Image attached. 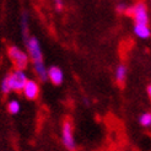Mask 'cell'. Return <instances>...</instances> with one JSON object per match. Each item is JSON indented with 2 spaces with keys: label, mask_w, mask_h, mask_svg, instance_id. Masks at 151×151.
Segmentation results:
<instances>
[{
  "label": "cell",
  "mask_w": 151,
  "mask_h": 151,
  "mask_svg": "<svg viewBox=\"0 0 151 151\" xmlns=\"http://www.w3.org/2000/svg\"><path fill=\"white\" fill-rule=\"evenodd\" d=\"M124 14L134 19L135 25H147L150 21L147 7L144 3H138L133 6H128Z\"/></svg>",
  "instance_id": "1"
},
{
  "label": "cell",
  "mask_w": 151,
  "mask_h": 151,
  "mask_svg": "<svg viewBox=\"0 0 151 151\" xmlns=\"http://www.w3.org/2000/svg\"><path fill=\"white\" fill-rule=\"evenodd\" d=\"M7 54H9V58L14 63L16 70L24 71V69L27 68L29 57H28L27 53H25L21 48H19L17 46H10L9 48H7Z\"/></svg>",
  "instance_id": "2"
},
{
  "label": "cell",
  "mask_w": 151,
  "mask_h": 151,
  "mask_svg": "<svg viewBox=\"0 0 151 151\" xmlns=\"http://www.w3.org/2000/svg\"><path fill=\"white\" fill-rule=\"evenodd\" d=\"M26 42V47H27V52H28V57L32 60V63H42L43 62V54H42V49H41V44L40 41L36 38V37L31 36L28 40L25 41Z\"/></svg>",
  "instance_id": "3"
},
{
  "label": "cell",
  "mask_w": 151,
  "mask_h": 151,
  "mask_svg": "<svg viewBox=\"0 0 151 151\" xmlns=\"http://www.w3.org/2000/svg\"><path fill=\"white\" fill-rule=\"evenodd\" d=\"M7 78H9L11 91H16V92L22 91L26 85V82L28 81L26 74L22 70H15L10 75H7Z\"/></svg>",
  "instance_id": "4"
},
{
  "label": "cell",
  "mask_w": 151,
  "mask_h": 151,
  "mask_svg": "<svg viewBox=\"0 0 151 151\" xmlns=\"http://www.w3.org/2000/svg\"><path fill=\"white\" fill-rule=\"evenodd\" d=\"M62 140L64 146L69 150L74 151L76 149L75 145V139H74V133H73V124L70 120H65L62 127Z\"/></svg>",
  "instance_id": "5"
},
{
  "label": "cell",
  "mask_w": 151,
  "mask_h": 151,
  "mask_svg": "<svg viewBox=\"0 0 151 151\" xmlns=\"http://www.w3.org/2000/svg\"><path fill=\"white\" fill-rule=\"evenodd\" d=\"M24 92V96L26 97L27 100H37V97L40 96V85L38 82H36L35 80H28L26 82V85L22 90Z\"/></svg>",
  "instance_id": "6"
},
{
  "label": "cell",
  "mask_w": 151,
  "mask_h": 151,
  "mask_svg": "<svg viewBox=\"0 0 151 151\" xmlns=\"http://www.w3.org/2000/svg\"><path fill=\"white\" fill-rule=\"evenodd\" d=\"M48 79L53 85H60L64 80L63 70L59 66H50L48 69Z\"/></svg>",
  "instance_id": "7"
},
{
  "label": "cell",
  "mask_w": 151,
  "mask_h": 151,
  "mask_svg": "<svg viewBox=\"0 0 151 151\" xmlns=\"http://www.w3.org/2000/svg\"><path fill=\"white\" fill-rule=\"evenodd\" d=\"M127 66L124 64H120L117 66V69H116V73H114V79L117 81V84L120 85V86H123L124 85V82L127 80Z\"/></svg>",
  "instance_id": "8"
},
{
  "label": "cell",
  "mask_w": 151,
  "mask_h": 151,
  "mask_svg": "<svg viewBox=\"0 0 151 151\" xmlns=\"http://www.w3.org/2000/svg\"><path fill=\"white\" fill-rule=\"evenodd\" d=\"M33 69H35V73L36 75L38 76V79L44 82L48 80V69L46 68V65H44V63H36L33 64Z\"/></svg>",
  "instance_id": "9"
},
{
  "label": "cell",
  "mask_w": 151,
  "mask_h": 151,
  "mask_svg": "<svg viewBox=\"0 0 151 151\" xmlns=\"http://www.w3.org/2000/svg\"><path fill=\"white\" fill-rule=\"evenodd\" d=\"M134 33L137 35L139 38L146 40L151 36V29L147 25H135L134 26Z\"/></svg>",
  "instance_id": "10"
},
{
  "label": "cell",
  "mask_w": 151,
  "mask_h": 151,
  "mask_svg": "<svg viewBox=\"0 0 151 151\" xmlns=\"http://www.w3.org/2000/svg\"><path fill=\"white\" fill-rule=\"evenodd\" d=\"M21 31H22V36H24L25 41L29 38L28 36V15L26 12L22 14L21 17Z\"/></svg>",
  "instance_id": "11"
},
{
  "label": "cell",
  "mask_w": 151,
  "mask_h": 151,
  "mask_svg": "<svg viewBox=\"0 0 151 151\" xmlns=\"http://www.w3.org/2000/svg\"><path fill=\"white\" fill-rule=\"evenodd\" d=\"M20 109H21V106H20L19 101L12 100L7 103V111H9V113H11V114H17Z\"/></svg>",
  "instance_id": "12"
},
{
  "label": "cell",
  "mask_w": 151,
  "mask_h": 151,
  "mask_svg": "<svg viewBox=\"0 0 151 151\" xmlns=\"http://www.w3.org/2000/svg\"><path fill=\"white\" fill-rule=\"evenodd\" d=\"M139 122L142 127H151V113L150 112L142 113L139 118Z\"/></svg>",
  "instance_id": "13"
},
{
  "label": "cell",
  "mask_w": 151,
  "mask_h": 151,
  "mask_svg": "<svg viewBox=\"0 0 151 151\" xmlns=\"http://www.w3.org/2000/svg\"><path fill=\"white\" fill-rule=\"evenodd\" d=\"M0 88H1V92L4 95L6 93H9L11 91V87H10V82H9V78H4L3 81H1V84H0Z\"/></svg>",
  "instance_id": "14"
},
{
  "label": "cell",
  "mask_w": 151,
  "mask_h": 151,
  "mask_svg": "<svg viewBox=\"0 0 151 151\" xmlns=\"http://www.w3.org/2000/svg\"><path fill=\"white\" fill-rule=\"evenodd\" d=\"M127 7H128V6H125L124 4H119V5L117 6V11H118V12H122V11H123V12H125Z\"/></svg>",
  "instance_id": "15"
},
{
  "label": "cell",
  "mask_w": 151,
  "mask_h": 151,
  "mask_svg": "<svg viewBox=\"0 0 151 151\" xmlns=\"http://www.w3.org/2000/svg\"><path fill=\"white\" fill-rule=\"evenodd\" d=\"M55 7H57V10L60 11V10L63 9V3H62V1H57V3H55Z\"/></svg>",
  "instance_id": "16"
},
{
  "label": "cell",
  "mask_w": 151,
  "mask_h": 151,
  "mask_svg": "<svg viewBox=\"0 0 151 151\" xmlns=\"http://www.w3.org/2000/svg\"><path fill=\"white\" fill-rule=\"evenodd\" d=\"M147 95H149V99L151 100V84L147 86Z\"/></svg>",
  "instance_id": "17"
}]
</instances>
